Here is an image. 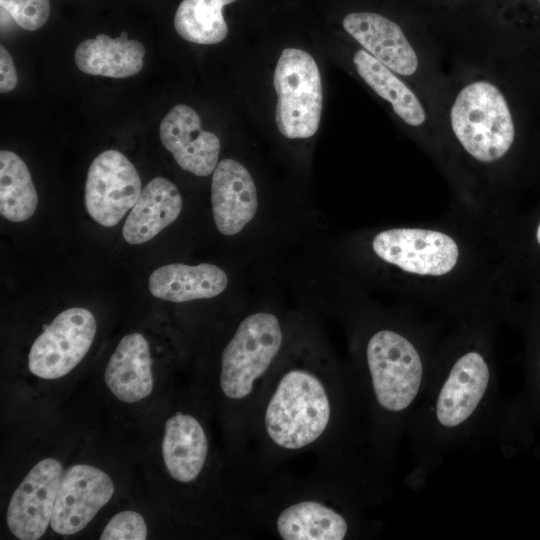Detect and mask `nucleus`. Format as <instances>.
<instances>
[{
	"mask_svg": "<svg viewBox=\"0 0 540 540\" xmlns=\"http://www.w3.org/2000/svg\"><path fill=\"white\" fill-rule=\"evenodd\" d=\"M326 383L312 370L295 367L276 382L263 414L270 441L285 450H299L318 441L331 420Z\"/></svg>",
	"mask_w": 540,
	"mask_h": 540,
	"instance_id": "1",
	"label": "nucleus"
},
{
	"mask_svg": "<svg viewBox=\"0 0 540 540\" xmlns=\"http://www.w3.org/2000/svg\"><path fill=\"white\" fill-rule=\"evenodd\" d=\"M227 284L224 270L211 263L167 264L154 270L148 281L154 297L175 303L216 297Z\"/></svg>",
	"mask_w": 540,
	"mask_h": 540,
	"instance_id": "18",
	"label": "nucleus"
},
{
	"mask_svg": "<svg viewBox=\"0 0 540 540\" xmlns=\"http://www.w3.org/2000/svg\"><path fill=\"white\" fill-rule=\"evenodd\" d=\"M367 364L380 406L398 412L417 395L422 380L420 356L410 341L391 330H380L368 341Z\"/></svg>",
	"mask_w": 540,
	"mask_h": 540,
	"instance_id": "5",
	"label": "nucleus"
},
{
	"mask_svg": "<svg viewBox=\"0 0 540 540\" xmlns=\"http://www.w3.org/2000/svg\"><path fill=\"white\" fill-rule=\"evenodd\" d=\"M536 237H537V241H538V243L540 245V223H539L537 231H536Z\"/></svg>",
	"mask_w": 540,
	"mask_h": 540,
	"instance_id": "27",
	"label": "nucleus"
},
{
	"mask_svg": "<svg viewBox=\"0 0 540 540\" xmlns=\"http://www.w3.org/2000/svg\"><path fill=\"white\" fill-rule=\"evenodd\" d=\"M208 454V440L200 422L192 415L176 412L165 423L162 456L169 475L190 483L200 475Z\"/></svg>",
	"mask_w": 540,
	"mask_h": 540,
	"instance_id": "17",
	"label": "nucleus"
},
{
	"mask_svg": "<svg viewBox=\"0 0 540 540\" xmlns=\"http://www.w3.org/2000/svg\"><path fill=\"white\" fill-rule=\"evenodd\" d=\"M0 5L18 26L28 31L41 28L51 11L49 0H0Z\"/></svg>",
	"mask_w": 540,
	"mask_h": 540,
	"instance_id": "24",
	"label": "nucleus"
},
{
	"mask_svg": "<svg viewBox=\"0 0 540 540\" xmlns=\"http://www.w3.org/2000/svg\"><path fill=\"white\" fill-rule=\"evenodd\" d=\"M182 210V196L174 183L164 177L153 178L142 189L122 229L131 245L143 244L173 223Z\"/></svg>",
	"mask_w": 540,
	"mask_h": 540,
	"instance_id": "16",
	"label": "nucleus"
},
{
	"mask_svg": "<svg viewBox=\"0 0 540 540\" xmlns=\"http://www.w3.org/2000/svg\"><path fill=\"white\" fill-rule=\"evenodd\" d=\"M134 165L117 150H105L91 163L85 183V206L98 224L112 227L133 208L141 194Z\"/></svg>",
	"mask_w": 540,
	"mask_h": 540,
	"instance_id": "7",
	"label": "nucleus"
},
{
	"mask_svg": "<svg viewBox=\"0 0 540 540\" xmlns=\"http://www.w3.org/2000/svg\"><path fill=\"white\" fill-rule=\"evenodd\" d=\"M211 203L215 225L225 236L239 233L255 217L257 190L244 165L230 158L218 162L212 176Z\"/></svg>",
	"mask_w": 540,
	"mask_h": 540,
	"instance_id": "12",
	"label": "nucleus"
},
{
	"mask_svg": "<svg viewBox=\"0 0 540 540\" xmlns=\"http://www.w3.org/2000/svg\"><path fill=\"white\" fill-rule=\"evenodd\" d=\"M343 28L368 53L400 75L418 68V57L399 25L373 12H353L343 19Z\"/></svg>",
	"mask_w": 540,
	"mask_h": 540,
	"instance_id": "13",
	"label": "nucleus"
},
{
	"mask_svg": "<svg viewBox=\"0 0 540 540\" xmlns=\"http://www.w3.org/2000/svg\"><path fill=\"white\" fill-rule=\"evenodd\" d=\"M539 3H540V0H539Z\"/></svg>",
	"mask_w": 540,
	"mask_h": 540,
	"instance_id": "29",
	"label": "nucleus"
},
{
	"mask_svg": "<svg viewBox=\"0 0 540 540\" xmlns=\"http://www.w3.org/2000/svg\"><path fill=\"white\" fill-rule=\"evenodd\" d=\"M145 53L143 44L129 40L126 32L116 38L98 34L77 46L75 63L86 74L126 78L142 70Z\"/></svg>",
	"mask_w": 540,
	"mask_h": 540,
	"instance_id": "19",
	"label": "nucleus"
},
{
	"mask_svg": "<svg viewBox=\"0 0 540 540\" xmlns=\"http://www.w3.org/2000/svg\"><path fill=\"white\" fill-rule=\"evenodd\" d=\"M147 526L135 511H121L114 515L100 535L101 540H145Z\"/></svg>",
	"mask_w": 540,
	"mask_h": 540,
	"instance_id": "25",
	"label": "nucleus"
},
{
	"mask_svg": "<svg viewBox=\"0 0 540 540\" xmlns=\"http://www.w3.org/2000/svg\"><path fill=\"white\" fill-rule=\"evenodd\" d=\"M283 341L279 319L269 312L245 317L221 355L220 388L230 400L248 399L278 355Z\"/></svg>",
	"mask_w": 540,
	"mask_h": 540,
	"instance_id": "3",
	"label": "nucleus"
},
{
	"mask_svg": "<svg viewBox=\"0 0 540 540\" xmlns=\"http://www.w3.org/2000/svg\"><path fill=\"white\" fill-rule=\"evenodd\" d=\"M38 196L25 162L14 152H0V214L23 222L35 212Z\"/></svg>",
	"mask_w": 540,
	"mask_h": 540,
	"instance_id": "22",
	"label": "nucleus"
},
{
	"mask_svg": "<svg viewBox=\"0 0 540 540\" xmlns=\"http://www.w3.org/2000/svg\"><path fill=\"white\" fill-rule=\"evenodd\" d=\"M360 77L380 97L391 103L397 116L410 126H420L426 120L424 108L413 91L392 70L366 50H359L353 57Z\"/></svg>",
	"mask_w": 540,
	"mask_h": 540,
	"instance_id": "21",
	"label": "nucleus"
},
{
	"mask_svg": "<svg viewBox=\"0 0 540 540\" xmlns=\"http://www.w3.org/2000/svg\"><path fill=\"white\" fill-rule=\"evenodd\" d=\"M62 465L53 458L35 464L10 499L6 522L21 540L41 538L50 524L62 479Z\"/></svg>",
	"mask_w": 540,
	"mask_h": 540,
	"instance_id": "9",
	"label": "nucleus"
},
{
	"mask_svg": "<svg viewBox=\"0 0 540 540\" xmlns=\"http://www.w3.org/2000/svg\"><path fill=\"white\" fill-rule=\"evenodd\" d=\"M489 381L488 366L477 352L460 357L452 367L436 404L439 422L454 427L474 412L482 399Z\"/></svg>",
	"mask_w": 540,
	"mask_h": 540,
	"instance_id": "14",
	"label": "nucleus"
},
{
	"mask_svg": "<svg viewBox=\"0 0 540 540\" xmlns=\"http://www.w3.org/2000/svg\"><path fill=\"white\" fill-rule=\"evenodd\" d=\"M97 324L93 314L73 307L58 314L36 338L28 355V368L43 379L67 375L85 357L94 340Z\"/></svg>",
	"mask_w": 540,
	"mask_h": 540,
	"instance_id": "6",
	"label": "nucleus"
},
{
	"mask_svg": "<svg viewBox=\"0 0 540 540\" xmlns=\"http://www.w3.org/2000/svg\"><path fill=\"white\" fill-rule=\"evenodd\" d=\"M276 531L283 540H342L347 535L346 519L318 500H301L282 509L276 517Z\"/></svg>",
	"mask_w": 540,
	"mask_h": 540,
	"instance_id": "20",
	"label": "nucleus"
},
{
	"mask_svg": "<svg viewBox=\"0 0 540 540\" xmlns=\"http://www.w3.org/2000/svg\"><path fill=\"white\" fill-rule=\"evenodd\" d=\"M539 369H540V361H539Z\"/></svg>",
	"mask_w": 540,
	"mask_h": 540,
	"instance_id": "28",
	"label": "nucleus"
},
{
	"mask_svg": "<svg viewBox=\"0 0 540 540\" xmlns=\"http://www.w3.org/2000/svg\"><path fill=\"white\" fill-rule=\"evenodd\" d=\"M111 478L87 464H75L62 475L50 526L60 535L85 528L114 494Z\"/></svg>",
	"mask_w": 540,
	"mask_h": 540,
	"instance_id": "10",
	"label": "nucleus"
},
{
	"mask_svg": "<svg viewBox=\"0 0 540 540\" xmlns=\"http://www.w3.org/2000/svg\"><path fill=\"white\" fill-rule=\"evenodd\" d=\"M375 254L387 263L418 275L441 276L457 264L459 249L448 235L434 230L396 228L378 233Z\"/></svg>",
	"mask_w": 540,
	"mask_h": 540,
	"instance_id": "8",
	"label": "nucleus"
},
{
	"mask_svg": "<svg viewBox=\"0 0 540 540\" xmlns=\"http://www.w3.org/2000/svg\"><path fill=\"white\" fill-rule=\"evenodd\" d=\"M18 83V76L13 59L7 49L0 46V91L7 93L15 89Z\"/></svg>",
	"mask_w": 540,
	"mask_h": 540,
	"instance_id": "26",
	"label": "nucleus"
},
{
	"mask_svg": "<svg viewBox=\"0 0 540 540\" xmlns=\"http://www.w3.org/2000/svg\"><path fill=\"white\" fill-rule=\"evenodd\" d=\"M450 120L460 144L480 162L499 160L514 141L515 128L507 101L487 81L470 83L458 93Z\"/></svg>",
	"mask_w": 540,
	"mask_h": 540,
	"instance_id": "2",
	"label": "nucleus"
},
{
	"mask_svg": "<svg viewBox=\"0 0 540 540\" xmlns=\"http://www.w3.org/2000/svg\"><path fill=\"white\" fill-rule=\"evenodd\" d=\"M159 133L163 146L183 170L196 176H208L215 170L220 140L202 129L201 119L192 107H172L162 119Z\"/></svg>",
	"mask_w": 540,
	"mask_h": 540,
	"instance_id": "11",
	"label": "nucleus"
},
{
	"mask_svg": "<svg viewBox=\"0 0 540 540\" xmlns=\"http://www.w3.org/2000/svg\"><path fill=\"white\" fill-rule=\"evenodd\" d=\"M105 383L122 402L135 403L153 390L152 359L149 344L140 333L124 336L105 369Z\"/></svg>",
	"mask_w": 540,
	"mask_h": 540,
	"instance_id": "15",
	"label": "nucleus"
},
{
	"mask_svg": "<svg viewBox=\"0 0 540 540\" xmlns=\"http://www.w3.org/2000/svg\"><path fill=\"white\" fill-rule=\"evenodd\" d=\"M236 0H182L174 15L178 35L196 44H217L228 34L223 7Z\"/></svg>",
	"mask_w": 540,
	"mask_h": 540,
	"instance_id": "23",
	"label": "nucleus"
},
{
	"mask_svg": "<svg viewBox=\"0 0 540 540\" xmlns=\"http://www.w3.org/2000/svg\"><path fill=\"white\" fill-rule=\"evenodd\" d=\"M278 97L275 120L280 133L289 139L313 136L319 127L323 89L319 68L306 51H282L273 77Z\"/></svg>",
	"mask_w": 540,
	"mask_h": 540,
	"instance_id": "4",
	"label": "nucleus"
}]
</instances>
